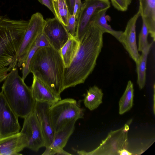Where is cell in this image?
I'll list each match as a JSON object with an SVG mask.
<instances>
[{"instance_id": "8", "label": "cell", "mask_w": 155, "mask_h": 155, "mask_svg": "<svg viewBox=\"0 0 155 155\" xmlns=\"http://www.w3.org/2000/svg\"><path fill=\"white\" fill-rule=\"evenodd\" d=\"M20 132L25 148L37 152L40 148L45 147L43 133L33 110L24 118L23 127Z\"/></svg>"}, {"instance_id": "11", "label": "cell", "mask_w": 155, "mask_h": 155, "mask_svg": "<svg viewBox=\"0 0 155 155\" xmlns=\"http://www.w3.org/2000/svg\"><path fill=\"white\" fill-rule=\"evenodd\" d=\"M45 20L43 32L51 46L59 51L68 40L69 34L64 26L56 17Z\"/></svg>"}, {"instance_id": "10", "label": "cell", "mask_w": 155, "mask_h": 155, "mask_svg": "<svg viewBox=\"0 0 155 155\" xmlns=\"http://www.w3.org/2000/svg\"><path fill=\"white\" fill-rule=\"evenodd\" d=\"M18 117L12 110L2 92H0V138L20 132Z\"/></svg>"}, {"instance_id": "4", "label": "cell", "mask_w": 155, "mask_h": 155, "mask_svg": "<svg viewBox=\"0 0 155 155\" xmlns=\"http://www.w3.org/2000/svg\"><path fill=\"white\" fill-rule=\"evenodd\" d=\"M2 89L9 104L18 117L24 118L33 111L36 101L31 88L18 74L17 67L9 73Z\"/></svg>"}, {"instance_id": "23", "label": "cell", "mask_w": 155, "mask_h": 155, "mask_svg": "<svg viewBox=\"0 0 155 155\" xmlns=\"http://www.w3.org/2000/svg\"><path fill=\"white\" fill-rule=\"evenodd\" d=\"M52 1L55 17L64 26H66L68 18L71 15L66 0H52Z\"/></svg>"}, {"instance_id": "12", "label": "cell", "mask_w": 155, "mask_h": 155, "mask_svg": "<svg viewBox=\"0 0 155 155\" xmlns=\"http://www.w3.org/2000/svg\"><path fill=\"white\" fill-rule=\"evenodd\" d=\"M140 16V10L139 8L137 12L128 21L119 41L136 64L138 62L140 55L138 52L136 37V24Z\"/></svg>"}, {"instance_id": "24", "label": "cell", "mask_w": 155, "mask_h": 155, "mask_svg": "<svg viewBox=\"0 0 155 155\" xmlns=\"http://www.w3.org/2000/svg\"><path fill=\"white\" fill-rule=\"evenodd\" d=\"M149 31L145 23L142 20V25L140 32L139 35L138 51L142 52L151 44L149 43L147 37Z\"/></svg>"}, {"instance_id": "15", "label": "cell", "mask_w": 155, "mask_h": 155, "mask_svg": "<svg viewBox=\"0 0 155 155\" xmlns=\"http://www.w3.org/2000/svg\"><path fill=\"white\" fill-rule=\"evenodd\" d=\"M30 88L35 101L53 103L61 99L60 95L55 93L46 84L34 76Z\"/></svg>"}, {"instance_id": "7", "label": "cell", "mask_w": 155, "mask_h": 155, "mask_svg": "<svg viewBox=\"0 0 155 155\" xmlns=\"http://www.w3.org/2000/svg\"><path fill=\"white\" fill-rule=\"evenodd\" d=\"M45 23L41 13L37 12L32 15L18 51L17 67L21 66L37 37L43 32Z\"/></svg>"}, {"instance_id": "20", "label": "cell", "mask_w": 155, "mask_h": 155, "mask_svg": "<svg viewBox=\"0 0 155 155\" xmlns=\"http://www.w3.org/2000/svg\"><path fill=\"white\" fill-rule=\"evenodd\" d=\"M103 95L102 90L97 86L91 87L83 95L85 107L90 110L96 109L102 103Z\"/></svg>"}, {"instance_id": "5", "label": "cell", "mask_w": 155, "mask_h": 155, "mask_svg": "<svg viewBox=\"0 0 155 155\" xmlns=\"http://www.w3.org/2000/svg\"><path fill=\"white\" fill-rule=\"evenodd\" d=\"M84 110L75 99L67 98L52 103L49 110L51 125L54 133L75 123L83 118Z\"/></svg>"}, {"instance_id": "18", "label": "cell", "mask_w": 155, "mask_h": 155, "mask_svg": "<svg viewBox=\"0 0 155 155\" xmlns=\"http://www.w3.org/2000/svg\"><path fill=\"white\" fill-rule=\"evenodd\" d=\"M80 41L76 37H69L59 51L65 68L70 65L78 50Z\"/></svg>"}, {"instance_id": "3", "label": "cell", "mask_w": 155, "mask_h": 155, "mask_svg": "<svg viewBox=\"0 0 155 155\" xmlns=\"http://www.w3.org/2000/svg\"><path fill=\"white\" fill-rule=\"evenodd\" d=\"M65 69L59 51L51 47L38 48L29 66L30 72L33 76L59 95L64 91Z\"/></svg>"}, {"instance_id": "22", "label": "cell", "mask_w": 155, "mask_h": 155, "mask_svg": "<svg viewBox=\"0 0 155 155\" xmlns=\"http://www.w3.org/2000/svg\"><path fill=\"white\" fill-rule=\"evenodd\" d=\"M134 96L133 84L131 81H129L125 91L119 102L120 114H123L132 108L133 104Z\"/></svg>"}, {"instance_id": "6", "label": "cell", "mask_w": 155, "mask_h": 155, "mask_svg": "<svg viewBox=\"0 0 155 155\" xmlns=\"http://www.w3.org/2000/svg\"><path fill=\"white\" fill-rule=\"evenodd\" d=\"M130 123L125 124L120 129L111 131L100 145L90 152L76 150L78 155H118L120 150L126 148L128 143L127 133Z\"/></svg>"}, {"instance_id": "14", "label": "cell", "mask_w": 155, "mask_h": 155, "mask_svg": "<svg viewBox=\"0 0 155 155\" xmlns=\"http://www.w3.org/2000/svg\"><path fill=\"white\" fill-rule=\"evenodd\" d=\"M75 124L71 123L63 129L55 133L52 142L49 146L46 147L42 155H71L64 150L63 149L74 131Z\"/></svg>"}, {"instance_id": "25", "label": "cell", "mask_w": 155, "mask_h": 155, "mask_svg": "<svg viewBox=\"0 0 155 155\" xmlns=\"http://www.w3.org/2000/svg\"><path fill=\"white\" fill-rule=\"evenodd\" d=\"M38 48L34 43L22 64L21 66L22 67V78L24 80L28 75L30 73L29 70L30 62L32 57Z\"/></svg>"}, {"instance_id": "32", "label": "cell", "mask_w": 155, "mask_h": 155, "mask_svg": "<svg viewBox=\"0 0 155 155\" xmlns=\"http://www.w3.org/2000/svg\"><path fill=\"white\" fill-rule=\"evenodd\" d=\"M132 154L131 153L125 148L122 149L118 152V155H131Z\"/></svg>"}, {"instance_id": "29", "label": "cell", "mask_w": 155, "mask_h": 155, "mask_svg": "<svg viewBox=\"0 0 155 155\" xmlns=\"http://www.w3.org/2000/svg\"><path fill=\"white\" fill-rule=\"evenodd\" d=\"M82 6L81 0H74V6L73 15L75 16L76 20L78 18Z\"/></svg>"}, {"instance_id": "16", "label": "cell", "mask_w": 155, "mask_h": 155, "mask_svg": "<svg viewBox=\"0 0 155 155\" xmlns=\"http://www.w3.org/2000/svg\"><path fill=\"white\" fill-rule=\"evenodd\" d=\"M142 20L147 27L153 40L155 39V0H139Z\"/></svg>"}, {"instance_id": "27", "label": "cell", "mask_w": 155, "mask_h": 155, "mask_svg": "<svg viewBox=\"0 0 155 155\" xmlns=\"http://www.w3.org/2000/svg\"><path fill=\"white\" fill-rule=\"evenodd\" d=\"M70 37H75L77 23L75 16L70 15L68 18L67 25L64 26Z\"/></svg>"}, {"instance_id": "13", "label": "cell", "mask_w": 155, "mask_h": 155, "mask_svg": "<svg viewBox=\"0 0 155 155\" xmlns=\"http://www.w3.org/2000/svg\"><path fill=\"white\" fill-rule=\"evenodd\" d=\"M52 104L47 102L36 101L33 110L43 133L46 148L52 142L54 134L49 114V108Z\"/></svg>"}, {"instance_id": "30", "label": "cell", "mask_w": 155, "mask_h": 155, "mask_svg": "<svg viewBox=\"0 0 155 155\" xmlns=\"http://www.w3.org/2000/svg\"><path fill=\"white\" fill-rule=\"evenodd\" d=\"M41 4L46 6L55 15L52 0H38Z\"/></svg>"}, {"instance_id": "26", "label": "cell", "mask_w": 155, "mask_h": 155, "mask_svg": "<svg viewBox=\"0 0 155 155\" xmlns=\"http://www.w3.org/2000/svg\"><path fill=\"white\" fill-rule=\"evenodd\" d=\"M114 7L117 10L122 12L127 10L132 0H110Z\"/></svg>"}, {"instance_id": "9", "label": "cell", "mask_w": 155, "mask_h": 155, "mask_svg": "<svg viewBox=\"0 0 155 155\" xmlns=\"http://www.w3.org/2000/svg\"><path fill=\"white\" fill-rule=\"evenodd\" d=\"M110 7L109 0H85L76 20L75 37L80 41L84 35L92 17L96 12Z\"/></svg>"}, {"instance_id": "17", "label": "cell", "mask_w": 155, "mask_h": 155, "mask_svg": "<svg viewBox=\"0 0 155 155\" xmlns=\"http://www.w3.org/2000/svg\"><path fill=\"white\" fill-rule=\"evenodd\" d=\"M25 148L21 134L0 138V155H17Z\"/></svg>"}, {"instance_id": "28", "label": "cell", "mask_w": 155, "mask_h": 155, "mask_svg": "<svg viewBox=\"0 0 155 155\" xmlns=\"http://www.w3.org/2000/svg\"><path fill=\"white\" fill-rule=\"evenodd\" d=\"M35 44L38 48L51 47L47 38L43 32L37 37Z\"/></svg>"}, {"instance_id": "1", "label": "cell", "mask_w": 155, "mask_h": 155, "mask_svg": "<svg viewBox=\"0 0 155 155\" xmlns=\"http://www.w3.org/2000/svg\"><path fill=\"white\" fill-rule=\"evenodd\" d=\"M103 32L91 21L70 66L65 68L63 90L84 83L91 73L103 46Z\"/></svg>"}, {"instance_id": "2", "label": "cell", "mask_w": 155, "mask_h": 155, "mask_svg": "<svg viewBox=\"0 0 155 155\" xmlns=\"http://www.w3.org/2000/svg\"><path fill=\"white\" fill-rule=\"evenodd\" d=\"M28 23L0 16V83L17 67V53Z\"/></svg>"}, {"instance_id": "21", "label": "cell", "mask_w": 155, "mask_h": 155, "mask_svg": "<svg viewBox=\"0 0 155 155\" xmlns=\"http://www.w3.org/2000/svg\"><path fill=\"white\" fill-rule=\"evenodd\" d=\"M152 43L142 52L138 62L136 64L137 74V84L139 89L143 88L146 80V69L147 56L152 46Z\"/></svg>"}, {"instance_id": "31", "label": "cell", "mask_w": 155, "mask_h": 155, "mask_svg": "<svg viewBox=\"0 0 155 155\" xmlns=\"http://www.w3.org/2000/svg\"><path fill=\"white\" fill-rule=\"evenodd\" d=\"M68 10L71 15H73L74 0H66Z\"/></svg>"}, {"instance_id": "19", "label": "cell", "mask_w": 155, "mask_h": 155, "mask_svg": "<svg viewBox=\"0 0 155 155\" xmlns=\"http://www.w3.org/2000/svg\"><path fill=\"white\" fill-rule=\"evenodd\" d=\"M107 10L103 9L96 12L93 16L91 21H93L103 33H109L119 41L123 31L113 29L108 24L107 21H109L110 19L109 18V16L107 17L108 15H106V12Z\"/></svg>"}]
</instances>
